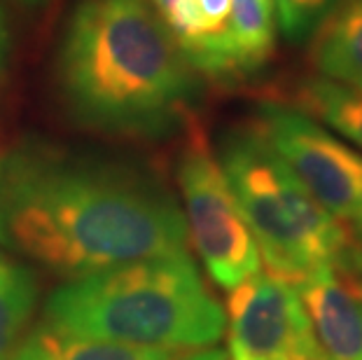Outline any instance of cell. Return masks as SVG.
Returning <instances> with one entry per match:
<instances>
[{
	"label": "cell",
	"mask_w": 362,
	"mask_h": 360,
	"mask_svg": "<svg viewBox=\"0 0 362 360\" xmlns=\"http://www.w3.org/2000/svg\"><path fill=\"white\" fill-rule=\"evenodd\" d=\"M187 243L173 192L141 166L35 139L0 157V246L68 281Z\"/></svg>",
	"instance_id": "6da1fadb"
},
{
	"label": "cell",
	"mask_w": 362,
	"mask_h": 360,
	"mask_svg": "<svg viewBox=\"0 0 362 360\" xmlns=\"http://www.w3.org/2000/svg\"><path fill=\"white\" fill-rule=\"evenodd\" d=\"M194 73L150 0H78L54 64L68 115L127 139H161L185 124Z\"/></svg>",
	"instance_id": "7a4b0ae2"
},
{
	"label": "cell",
	"mask_w": 362,
	"mask_h": 360,
	"mask_svg": "<svg viewBox=\"0 0 362 360\" xmlns=\"http://www.w3.org/2000/svg\"><path fill=\"white\" fill-rule=\"evenodd\" d=\"M42 323L87 339L199 351L220 339L227 316L185 250L66 281L47 297Z\"/></svg>",
	"instance_id": "3957f363"
},
{
	"label": "cell",
	"mask_w": 362,
	"mask_h": 360,
	"mask_svg": "<svg viewBox=\"0 0 362 360\" xmlns=\"http://www.w3.org/2000/svg\"><path fill=\"white\" fill-rule=\"evenodd\" d=\"M215 157L272 277L297 286L320 269H341L344 225L306 192L252 122L227 129Z\"/></svg>",
	"instance_id": "277c9868"
},
{
	"label": "cell",
	"mask_w": 362,
	"mask_h": 360,
	"mask_svg": "<svg viewBox=\"0 0 362 360\" xmlns=\"http://www.w3.org/2000/svg\"><path fill=\"white\" fill-rule=\"evenodd\" d=\"M178 185L185 199L189 239L211 279L232 290L262 269L257 243L234 202L232 190L206 136L194 129L178 159Z\"/></svg>",
	"instance_id": "5b68a950"
},
{
	"label": "cell",
	"mask_w": 362,
	"mask_h": 360,
	"mask_svg": "<svg viewBox=\"0 0 362 360\" xmlns=\"http://www.w3.org/2000/svg\"><path fill=\"white\" fill-rule=\"evenodd\" d=\"M252 124L329 216L349 222L362 213V152L285 103H262Z\"/></svg>",
	"instance_id": "8992f818"
},
{
	"label": "cell",
	"mask_w": 362,
	"mask_h": 360,
	"mask_svg": "<svg viewBox=\"0 0 362 360\" xmlns=\"http://www.w3.org/2000/svg\"><path fill=\"white\" fill-rule=\"evenodd\" d=\"M229 360H322L295 283L255 274L229 290Z\"/></svg>",
	"instance_id": "52a82bcc"
},
{
	"label": "cell",
	"mask_w": 362,
	"mask_h": 360,
	"mask_svg": "<svg viewBox=\"0 0 362 360\" xmlns=\"http://www.w3.org/2000/svg\"><path fill=\"white\" fill-rule=\"evenodd\" d=\"M322 360H362V297L339 269L315 272L297 283Z\"/></svg>",
	"instance_id": "ba28073f"
},
{
	"label": "cell",
	"mask_w": 362,
	"mask_h": 360,
	"mask_svg": "<svg viewBox=\"0 0 362 360\" xmlns=\"http://www.w3.org/2000/svg\"><path fill=\"white\" fill-rule=\"evenodd\" d=\"M311 64L318 78L362 94V0H339L313 35Z\"/></svg>",
	"instance_id": "9c48e42d"
},
{
	"label": "cell",
	"mask_w": 362,
	"mask_h": 360,
	"mask_svg": "<svg viewBox=\"0 0 362 360\" xmlns=\"http://www.w3.org/2000/svg\"><path fill=\"white\" fill-rule=\"evenodd\" d=\"M180 351L159 347H131V344L87 339L68 335L47 323L37 325L19 339L10 360H178Z\"/></svg>",
	"instance_id": "30bf717a"
},
{
	"label": "cell",
	"mask_w": 362,
	"mask_h": 360,
	"mask_svg": "<svg viewBox=\"0 0 362 360\" xmlns=\"http://www.w3.org/2000/svg\"><path fill=\"white\" fill-rule=\"evenodd\" d=\"M276 47V17L272 0H232L229 12V71L245 78L262 71Z\"/></svg>",
	"instance_id": "8fae6325"
},
{
	"label": "cell",
	"mask_w": 362,
	"mask_h": 360,
	"mask_svg": "<svg viewBox=\"0 0 362 360\" xmlns=\"http://www.w3.org/2000/svg\"><path fill=\"white\" fill-rule=\"evenodd\" d=\"M297 101L299 110L362 150V94L332 80L313 78L299 87Z\"/></svg>",
	"instance_id": "7c38bea8"
},
{
	"label": "cell",
	"mask_w": 362,
	"mask_h": 360,
	"mask_svg": "<svg viewBox=\"0 0 362 360\" xmlns=\"http://www.w3.org/2000/svg\"><path fill=\"white\" fill-rule=\"evenodd\" d=\"M37 300L35 274L0 252V360H10Z\"/></svg>",
	"instance_id": "4fadbf2b"
},
{
	"label": "cell",
	"mask_w": 362,
	"mask_h": 360,
	"mask_svg": "<svg viewBox=\"0 0 362 360\" xmlns=\"http://www.w3.org/2000/svg\"><path fill=\"white\" fill-rule=\"evenodd\" d=\"M281 35L290 45L311 42L318 28L334 12L339 0H272Z\"/></svg>",
	"instance_id": "5bb4252c"
},
{
	"label": "cell",
	"mask_w": 362,
	"mask_h": 360,
	"mask_svg": "<svg viewBox=\"0 0 362 360\" xmlns=\"http://www.w3.org/2000/svg\"><path fill=\"white\" fill-rule=\"evenodd\" d=\"M346 248H344V260L341 269L349 274L362 277V213L346 222Z\"/></svg>",
	"instance_id": "9a60e30c"
},
{
	"label": "cell",
	"mask_w": 362,
	"mask_h": 360,
	"mask_svg": "<svg viewBox=\"0 0 362 360\" xmlns=\"http://www.w3.org/2000/svg\"><path fill=\"white\" fill-rule=\"evenodd\" d=\"M10 57H12V33H10V24H7L3 3H0V80H3L7 73Z\"/></svg>",
	"instance_id": "2e32d148"
},
{
	"label": "cell",
	"mask_w": 362,
	"mask_h": 360,
	"mask_svg": "<svg viewBox=\"0 0 362 360\" xmlns=\"http://www.w3.org/2000/svg\"><path fill=\"white\" fill-rule=\"evenodd\" d=\"M178 360H229V358L220 349H199L189 356H180Z\"/></svg>",
	"instance_id": "e0dca14e"
},
{
	"label": "cell",
	"mask_w": 362,
	"mask_h": 360,
	"mask_svg": "<svg viewBox=\"0 0 362 360\" xmlns=\"http://www.w3.org/2000/svg\"><path fill=\"white\" fill-rule=\"evenodd\" d=\"M14 3H19L21 7H42L47 0H14Z\"/></svg>",
	"instance_id": "ac0fdd59"
},
{
	"label": "cell",
	"mask_w": 362,
	"mask_h": 360,
	"mask_svg": "<svg viewBox=\"0 0 362 360\" xmlns=\"http://www.w3.org/2000/svg\"><path fill=\"white\" fill-rule=\"evenodd\" d=\"M351 286H353V288H356V293H358V295L362 297V279H360V283L356 281V283H351Z\"/></svg>",
	"instance_id": "d6986e66"
}]
</instances>
